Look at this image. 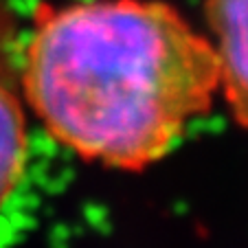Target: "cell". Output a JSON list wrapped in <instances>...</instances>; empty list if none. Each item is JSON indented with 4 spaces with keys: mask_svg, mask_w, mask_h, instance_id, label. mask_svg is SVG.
<instances>
[{
    "mask_svg": "<svg viewBox=\"0 0 248 248\" xmlns=\"http://www.w3.org/2000/svg\"><path fill=\"white\" fill-rule=\"evenodd\" d=\"M220 90L211 40L163 0L44 7L24 55V93L53 139L136 171L160 160Z\"/></svg>",
    "mask_w": 248,
    "mask_h": 248,
    "instance_id": "obj_1",
    "label": "cell"
},
{
    "mask_svg": "<svg viewBox=\"0 0 248 248\" xmlns=\"http://www.w3.org/2000/svg\"><path fill=\"white\" fill-rule=\"evenodd\" d=\"M204 16L220 60V90L233 119L248 130V0H206Z\"/></svg>",
    "mask_w": 248,
    "mask_h": 248,
    "instance_id": "obj_2",
    "label": "cell"
},
{
    "mask_svg": "<svg viewBox=\"0 0 248 248\" xmlns=\"http://www.w3.org/2000/svg\"><path fill=\"white\" fill-rule=\"evenodd\" d=\"M27 121L16 94L0 84V206L14 193L27 165Z\"/></svg>",
    "mask_w": 248,
    "mask_h": 248,
    "instance_id": "obj_3",
    "label": "cell"
}]
</instances>
